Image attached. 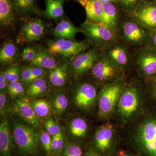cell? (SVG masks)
<instances>
[{"instance_id":"cell-1","label":"cell","mask_w":156,"mask_h":156,"mask_svg":"<svg viewBox=\"0 0 156 156\" xmlns=\"http://www.w3.org/2000/svg\"><path fill=\"white\" fill-rule=\"evenodd\" d=\"M119 19L117 27V38L131 50L146 47L151 33L131 15Z\"/></svg>"},{"instance_id":"cell-2","label":"cell","mask_w":156,"mask_h":156,"mask_svg":"<svg viewBox=\"0 0 156 156\" xmlns=\"http://www.w3.org/2000/svg\"><path fill=\"white\" fill-rule=\"evenodd\" d=\"M124 79L102 86L98 98V115L106 118L112 114L126 87Z\"/></svg>"},{"instance_id":"cell-3","label":"cell","mask_w":156,"mask_h":156,"mask_svg":"<svg viewBox=\"0 0 156 156\" xmlns=\"http://www.w3.org/2000/svg\"><path fill=\"white\" fill-rule=\"evenodd\" d=\"M13 136L18 150L23 154L33 155L38 151L39 137L32 127L18 120L13 121Z\"/></svg>"},{"instance_id":"cell-4","label":"cell","mask_w":156,"mask_h":156,"mask_svg":"<svg viewBox=\"0 0 156 156\" xmlns=\"http://www.w3.org/2000/svg\"><path fill=\"white\" fill-rule=\"evenodd\" d=\"M139 86L134 83H126L117 104V110L122 118L129 119L137 114L141 108Z\"/></svg>"},{"instance_id":"cell-5","label":"cell","mask_w":156,"mask_h":156,"mask_svg":"<svg viewBox=\"0 0 156 156\" xmlns=\"http://www.w3.org/2000/svg\"><path fill=\"white\" fill-rule=\"evenodd\" d=\"M102 55L112 64L124 71L133 62L130 49L118 38L104 48Z\"/></svg>"},{"instance_id":"cell-6","label":"cell","mask_w":156,"mask_h":156,"mask_svg":"<svg viewBox=\"0 0 156 156\" xmlns=\"http://www.w3.org/2000/svg\"><path fill=\"white\" fill-rule=\"evenodd\" d=\"M134 141L148 156H156V120L149 119L140 124L136 130Z\"/></svg>"},{"instance_id":"cell-7","label":"cell","mask_w":156,"mask_h":156,"mask_svg":"<svg viewBox=\"0 0 156 156\" xmlns=\"http://www.w3.org/2000/svg\"><path fill=\"white\" fill-rule=\"evenodd\" d=\"M90 71L95 82L102 86L124 79L125 76L124 70L112 64L102 54Z\"/></svg>"},{"instance_id":"cell-8","label":"cell","mask_w":156,"mask_h":156,"mask_svg":"<svg viewBox=\"0 0 156 156\" xmlns=\"http://www.w3.org/2000/svg\"><path fill=\"white\" fill-rule=\"evenodd\" d=\"M80 28L95 47L101 50L117 39L116 34L100 23L87 20L82 23Z\"/></svg>"},{"instance_id":"cell-9","label":"cell","mask_w":156,"mask_h":156,"mask_svg":"<svg viewBox=\"0 0 156 156\" xmlns=\"http://www.w3.org/2000/svg\"><path fill=\"white\" fill-rule=\"evenodd\" d=\"M87 41H75L73 40L60 39L50 41L48 44V51L50 54L63 57H75L85 52L90 47Z\"/></svg>"},{"instance_id":"cell-10","label":"cell","mask_w":156,"mask_h":156,"mask_svg":"<svg viewBox=\"0 0 156 156\" xmlns=\"http://www.w3.org/2000/svg\"><path fill=\"white\" fill-rule=\"evenodd\" d=\"M133 56L140 72L144 76L151 77L156 75V50L144 47L135 50Z\"/></svg>"},{"instance_id":"cell-11","label":"cell","mask_w":156,"mask_h":156,"mask_svg":"<svg viewBox=\"0 0 156 156\" xmlns=\"http://www.w3.org/2000/svg\"><path fill=\"white\" fill-rule=\"evenodd\" d=\"M102 54V50L96 47L79 54L74 58L72 67L74 76L80 78L90 70Z\"/></svg>"},{"instance_id":"cell-12","label":"cell","mask_w":156,"mask_h":156,"mask_svg":"<svg viewBox=\"0 0 156 156\" xmlns=\"http://www.w3.org/2000/svg\"><path fill=\"white\" fill-rule=\"evenodd\" d=\"M131 15L151 33L156 30V5L151 0H144Z\"/></svg>"},{"instance_id":"cell-13","label":"cell","mask_w":156,"mask_h":156,"mask_svg":"<svg viewBox=\"0 0 156 156\" xmlns=\"http://www.w3.org/2000/svg\"><path fill=\"white\" fill-rule=\"evenodd\" d=\"M44 23L38 19H30L26 21L17 37L19 43H26L38 41L45 34Z\"/></svg>"},{"instance_id":"cell-14","label":"cell","mask_w":156,"mask_h":156,"mask_svg":"<svg viewBox=\"0 0 156 156\" xmlns=\"http://www.w3.org/2000/svg\"><path fill=\"white\" fill-rule=\"evenodd\" d=\"M114 136L113 129L109 123L100 127L95 135V145L97 149L102 153L108 152L112 147Z\"/></svg>"},{"instance_id":"cell-15","label":"cell","mask_w":156,"mask_h":156,"mask_svg":"<svg viewBox=\"0 0 156 156\" xmlns=\"http://www.w3.org/2000/svg\"><path fill=\"white\" fill-rule=\"evenodd\" d=\"M14 109L20 118L31 126L35 127L39 126L37 116L31 104L25 98L20 96L15 101Z\"/></svg>"},{"instance_id":"cell-16","label":"cell","mask_w":156,"mask_h":156,"mask_svg":"<svg viewBox=\"0 0 156 156\" xmlns=\"http://www.w3.org/2000/svg\"><path fill=\"white\" fill-rule=\"evenodd\" d=\"M97 97V90L90 83L81 84L77 90L75 102L79 107L87 108L92 106Z\"/></svg>"},{"instance_id":"cell-17","label":"cell","mask_w":156,"mask_h":156,"mask_svg":"<svg viewBox=\"0 0 156 156\" xmlns=\"http://www.w3.org/2000/svg\"><path fill=\"white\" fill-rule=\"evenodd\" d=\"M119 16L116 7L112 2L103 3V14L100 24L116 34Z\"/></svg>"},{"instance_id":"cell-18","label":"cell","mask_w":156,"mask_h":156,"mask_svg":"<svg viewBox=\"0 0 156 156\" xmlns=\"http://www.w3.org/2000/svg\"><path fill=\"white\" fill-rule=\"evenodd\" d=\"M10 125L7 119L0 124V151L2 156H11L13 149Z\"/></svg>"},{"instance_id":"cell-19","label":"cell","mask_w":156,"mask_h":156,"mask_svg":"<svg viewBox=\"0 0 156 156\" xmlns=\"http://www.w3.org/2000/svg\"><path fill=\"white\" fill-rule=\"evenodd\" d=\"M87 14L88 20L100 23L103 14V3L99 0H80Z\"/></svg>"},{"instance_id":"cell-20","label":"cell","mask_w":156,"mask_h":156,"mask_svg":"<svg viewBox=\"0 0 156 156\" xmlns=\"http://www.w3.org/2000/svg\"><path fill=\"white\" fill-rule=\"evenodd\" d=\"M82 32L80 28L75 26L69 20H63L57 23L53 31V34L61 39L73 40L76 34Z\"/></svg>"},{"instance_id":"cell-21","label":"cell","mask_w":156,"mask_h":156,"mask_svg":"<svg viewBox=\"0 0 156 156\" xmlns=\"http://www.w3.org/2000/svg\"><path fill=\"white\" fill-rule=\"evenodd\" d=\"M14 12L20 16L41 14L37 0H11Z\"/></svg>"},{"instance_id":"cell-22","label":"cell","mask_w":156,"mask_h":156,"mask_svg":"<svg viewBox=\"0 0 156 156\" xmlns=\"http://www.w3.org/2000/svg\"><path fill=\"white\" fill-rule=\"evenodd\" d=\"M69 65L65 63L57 66L52 69L49 75V80L53 86L62 87L67 83L69 79Z\"/></svg>"},{"instance_id":"cell-23","label":"cell","mask_w":156,"mask_h":156,"mask_svg":"<svg viewBox=\"0 0 156 156\" xmlns=\"http://www.w3.org/2000/svg\"><path fill=\"white\" fill-rule=\"evenodd\" d=\"M14 11L11 0H0V23L2 26H9L15 20Z\"/></svg>"},{"instance_id":"cell-24","label":"cell","mask_w":156,"mask_h":156,"mask_svg":"<svg viewBox=\"0 0 156 156\" xmlns=\"http://www.w3.org/2000/svg\"><path fill=\"white\" fill-rule=\"evenodd\" d=\"M45 14L50 19H56L63 16L64 0H45Z\"/></svg>"},{"instance_id":"cell-25","label":"cell","mask_w":156,"mask_h":156,"mask_svg":"<svg viewBox=\"0 0 156 156\" xmlns=\"http://www.w3.org/2000/svg\"><path fill=\"white\" fill-rule=\"evenodd\" d=\"M31 65L36 67L53 69L57 66L58 63L52 56L44 51H39L37 56L30 62Z\"/></svg>"},{"instance_id":"cell-26","label":"cell","mask_w":156,"mask_h":156,"mask_svg":"<svg viewBox=\"0 0 156 156\" xmlns=\"http://www.w3.org/2000/svg\"><path fill=\"white\" fill-rule=\"evenodd\" d=\"M17 55V49L13 42L5 43L0 51V62L1 64L11 63L14 61Z\"/></svg>"},{"instance_id":"cell-27","label":"cell","mask_w":156,"mask_h":156,"mask_svg":"<svg viewBox=\"0 0 156 156\" xmlns=\"http://www.w3.org/2000/svg\"><path fill=\"white\" fill-rule=\"evenodd\" d=\"M48 86L47 82L42 77L38 78L30 83L27 88V93L28 97L36 98L47 92Z\"/></svg>"},{"instance_id":"cell-28","label":"cell","mask_w":156,"mask_h":156,"mask_svg":"<svg viewBox=\"0 0 156 156\" xmlns=\"http://www.w3.org/2000/svg\"><path fill=\"white\" fill-rule=\"evenodd\" d=\"M87 129V122L81 118H76L73 120L70 125V131L76 137H82L85 136Z\"/></svg>"},{"instance_id":"cell-29","label":"cell","mask_w":156,"mask_h":156,"mask_svg":"<svg viewBox=\"0 0 156 156\" xmlns=\"http://www.w3.org/2000/svg\"><path fill=\"white\" fill-rule=\"evenodd\" d=\"M32 106L37 117L44 118L48 116L51 112L49 104L44 99H37L32 102Z\"/></svg>"},{"instance_id":"cell-30","label":"cell","mask_w":156,"mask_h":156,"mask_svg":"<svg viewBox=\"0 0 156 156\" xmlns=\"http://www.w3.org/2000/svg\"><path fill=\"white\" fill-rule=\"evenodd\" d=\"M144 0H121L119 3L121 9L125 13L131 15L139 7Z\"/></svg>"},{"instance_id":"cell-31","label":"cell","mask_w":156,"mask_h":156,"mask_svg":"<svg viewBox=\"0 0 156 156\" xmlns=\"http://www.w3.org/2000/svg\"><path fill=\"white\" fill-rule=\"evenodd\" d=\"M68 106V101L66 96L62 94H59L55 98L53 102L54 110L57 115L63 113Z\"/></svg>"},{"instance_id":"cell-32","label":"cell","mask_w":156,"mask_h":156,"mask_svg":"<svg viewBox=\"0 0 156 156\" xmlns=\"http://www.w3.org/2000/svg\"><path fill=\"white\" fill-rule=\"evenodd\" d=\"M8 88L9 94L12 97L21 96L24 91L23 85L19 81L9 83Z\"/></svg>"},{"instance_id":"cell-33","label":"cell","mask_w":156,"mask_h":156,"mask_svg":"<svg viewBox=\"0 0 156 156\" xmlns=\"http://www.w3.org/2000/svg\"><path fill=\"white\" fill-rule=\"evenodd\" d=\"M3 73L5 76L8 83L16 82L19 80L20 68L18 66H12L5 70Z\"/></svg>"},{"instance_id":"cell-34","label":"cell","mask_w":156,"mask_h":156,"mask_svg":"<svg viewBox=\"0 0 156 156\" xmlns=\"http://www.w3.org/2000/svg\"><path fill=\"white\" fill-rule=\"evenodd\" d=\"M83 152L80 147L73 144L66 146L62 156H82Z\"/></svg>"},{"instance_id":"cell-35","label":"cell","mask_w":156,"mask_h":156,"mask_svg":"<svg viewBox=\"0 0 156 156\" xmlns=\"http://www.w3.org/2000/svg\"><path fill=\"white\" fill-rule=\"evenodd\" d=\"M50 135L48 132L42 131L40 137L42 145L48 154H50L51 152L52 139L50 137Z\"/></svg>"},{"instance_id":"cell-36","label":"cell","mask_w":156,"mask_h":156,"mask_svg":"<svg viewBox=\"0 0 156 156\" xmlns=\"http://www.w3.org/2000/svg\"><path fill=\"white\" fill-rule=\"evenodd\" d=\"M46 130L50 135H57L61 132L59 126L56 124L52 119H49L45 123Z\"/></svg>"},{"instance_id":"cell-37","label":"cell","mask_w":156,"mask_h":156,"mask_svg":"<svg viewBox=\"0 0 156 156\" xmlns=\"http://www.w3.org/2000/svg\"><path fill=\"white\" fill-rule=\"evenodd\" d=\"M37 53L33 47H27L23 51L21 57L24 61L31 62L36 57Z\"/></svg>"},{"instance_id":"cell-38","label":"cell","mask_w":156,"mask_h":156,"mask_svg":"<svg viewBox=\"0 0 156 156\" xmlns=\"http://www.w3.org/2000/svg\"><path fill=\"white\" fill-rule=\"evenodd\" d=\"M8 100L7 96L3 92L0 94V112L2 115L5 114L8 109Z\"/></svg>"},{"instance_id":"cell-39","label":"cell","mask_w":156,"mask_h":156,"mask_svg":"<svg viewBox=\"0 0 156 156\" xmlns=\"http://www.w3.org/2000/svg\"><path fill=\"white\" fill-rule=\"evenodd\" d=\"M32 76L31 67H26L21 73V80L25 83H30Z\"/></svg>"},{"instance_id":"cell-40","label":"cell","mask_w":156,"mask_h":156,"mask_svg":"<svg viewBox=\"0 0 156 156\" xmlns=\"http://www.w3.org/2000/svg\"><path fill=\"white\" fill-rule=\"evenodd\" d=\"M31 71L32 76L30 83L36 79L41 77L45 73L44 69L39 67H31Z\"/></svg>"},{"instance_id":"cell-41","label":"cell","mask_w":156,"mask_h":156,"mask_svg":"<svg viewBox=\"0 0 156 156\" xmlns=\"http://www.w3.org/2000/svg\"><path fill=\"white\" fill-rule=\"evenodd\" d=\"M146 47L156 50V30L152 33L150 39Z\"/></svg>"},{"instance_id":"cell-42","label":"cell","mask_w":156,"mask_h":156,"mask_svg":"<svg viewBox=\"0 0 156 156\" xmlns=\"http://www.w3.org/2000/svg\"><path fill=\"white\" fill-rule=\"evenodd\" d=\"M7 79L5 77L3 72L1 73L0 74V89L1 92H3V90L5 89L7 87Z\"/></svg>"},{"instance_id":"cell-43","label":"cell","mask_w":156,"mask_h":156,"mask_svg":"<svg viewBox=\"0 0 156 156\" xmlns=\"http://www.w3.org/2000/svg\"><path fill=\"white\" fill-rule=\"evenodd\" d=\"M57 140H58L57 151L60 152L62 150L63 147V145H64L63 135L61 132L57 134Z\"/></svg>"},{"instance_id":"cell-44","label":"cell","mask_w":156,"mask_h":156,"mask_svg":"<svg viewBox=\"0 0 156 156\" xmlns=\"http://www.w3.org/2000/svg\"><path fill=\"white\" fill-rule=\"evenodd\" d=\"M57 147H58V140L57 135L53 136L52 139V144H51V152L53 153L57 152Z\"/></svg>"},{"instance_id":"cell-45","label":"cell","mask_w":156,"mask_h":156,"mask_svg":"<svg viewBox=\"0 0 156 156\" xmlns=\"http://www.w3.org/2000/svg\"><path fill=\"white\" fill-rule=\"evenodd\" d=\"M88 156H102L94 151H90L88 153Z\"/></svg>"},{"instance_id":"cell-46","label":"cell","mask_w":156,"mask_h":156,"mask_svg":"<svg viewBox=\"0 0 156 156\" xmlns=\"http://www.w3.org/2000/svg\"><path fill=\"white\" fill-rule=\"evenodd\" d=\"M118 156H131L129 155L128 154L124 153V152H120L119 154V155H118Z\"/></svg>"},{"instance_id":"cell-47","label":"cell","mask_w":156,"mask_h":156,"mask_svg":"<svg viewBox=\"0 0 156 156\" xmlns=\"http://www.w3.org/2000/svg\"><path fill=\"white\" fill-rule=\"evenodd\" d=\"M102 3L107 2H113L112 0H99Z\"/></svg>"},{"instance_id":"cell-48","label":"cell","mask_w":156,"mask_h":156,"mask_svg":"<svg viewBox=\"0 0 156 156\" xmlns=\"http://www.w3.org/2000/svg\"><path fill=\"white\" fill-rule=\"evenodd\" d=\"M154 94L156 97V86H155L154 88Z\"/></svg>"},{"instance_id":"cell-49","label":"cell","mask_w":156,"mask_h":156,"mask_svg":"<svg viewBox=\"0 0 156 156\" xmlns=\"http://www.w3.org/2000/svg\"><path fill=\"white\" fill-rule=\"evenodd\" d=\"M151 1L156 5V0H151Z\"/></svg>"},{"instance_id":"cell-50","label":"cell","mask_w":156,"mask_h":156,"mask_svg":"<svg viewBox=\"0 0 156 156\" xmlns=\"http://www.w3.org/2000/svg\"><path fill=\"white\" fill-rule=\"evenodd\" d=\"M75 1H78V2H80V0H75Z\"/></svg>"},{"instance_id":"cell-51","label":"cell","mask_w":156,"mask_h":156,"mask_svg":"<svg viewBox=\"0 0 156 156\" xmlns=\"http://www.w3.org/2000/svg\"><path fill=\"white\" fill-rule=\"evenodd\" d=\"M155 79H156V75L155 76Z\"/></svg>"}]
</instances>
